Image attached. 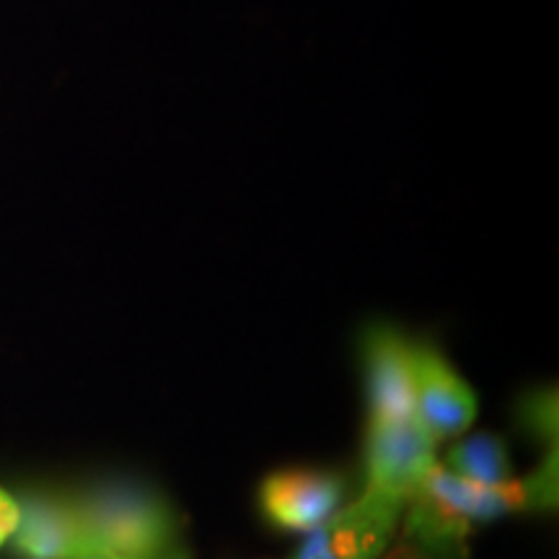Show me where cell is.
<instances>
[{
	"mask_svg": "<svg viewBox=\"0 0 559 559\" xmlns=\"http://www.w3.org/2000/svg\"><path fill=\"white\" fill-rule=\"evenodd\" d=\"M407 502L381 489H362L349 506L309 531L293 559H379L400 531Z\"/></svg>",
	"mask_w": 559,
	"mask_h": 559,
	"instance_id": "3",
	"label": "cell"
},
{
	"mask_svg": "<svg viewBox=\"0 0 559 559\" xmlns=\"http://www.w3.org/2000/svg\"><path fill=\"white\" fill-rule=\"evenodd\" d=\"M402 534L394 536L379 559H469L466 534L443 526L415 506L404 508Z\"/></svg>",
	"mask_w": 559,
	"mask_h": 559,
	"instance_id": "9",
	"label": "cell"
},
{
	"mask_svg": "<svg viewBox=\"0 0 559 559\" xmlns=\"http://www.w3.org/2000/svg\"><path fill=\"white\" fill-rule=\"evenodd\" d=\"M16 523H19V500L0 487V547L9 544Z\"/></svg>",
	"mask_w": 559,
	"mask_h": 559,
	"instance_id": "12",
	"label": "cell"
},
{
	"mask_svg": "<svg viewBox=\"0 0 559 559\" xmlns=\"http://www.w3.org/2000/svg\"><path fill=\"white\" fill-rule=\"evenodd\" d=\"M83 559H120V557H111V555H91V557H83Z\"/></svg>",
	"mask_w": 559,
	"mask_h": 559,
	"instance_id": "13",
	"label": "cell"
},
{
	"mask_svg": "<svg viewBox=\"0 0 559 559\" xmlns=\"http://www.w3.org/2000/svg\"><path fill=\"white\" fill-rule=\"evenodd\" d=\"M412 404L438 443L464 436L477 417L472 386L430 345H412Z\"/></svg>",
	"mask_w": 559,
	"mask_h": 559,
	"instance_id": "6",
	"label": "cell"
},
{
	"mask_svg": "<svg viewBox=\"0 0 559 559\" xmlns=\"http://www.w3.org/2000/svg\"><path fill=\"white\" fill-rule=\"evenodd\" d=\"M557 500V449H549L547 459L528 477H510L500 485H474L456 477L438 461L409 502H417L438 521L469 534L474 523H487L513 513H544V510H555Z\"/></svg>",
	"mask_w": 559,
	"mask_h": 559,
	"instance_id": "2",
	"label": "cell"
},
{
	"mask_svg": "<svg viewBox=\"0 0 559 559\" xmlns=\"http://www.w3.org/2000/svg\"><path fill=\"white\" fill-rule=\"evenodd\" d=\"M99 555L120 559H192L177 508L140 481H104L73 495Z\"/></svg>",
	"mask_w": 559,
	"mask_h": 559,
	"instance_id": "1",
	"label": "cell"
},
{
	"mask_svg": "<svg viewBox=\"0 0 559 559\" xmlns=\"http://www.w3.org/2000/svg\"><path fill=\"white\" fill-rule=\"evenodd\" d=\"M345 479L321 469H285L260 487V508L272 526L309 534L342 508Z\"/></svg>",
	"mask_w": 559,
	"mask_h": 559,
	"instance_id": "7",
	"label": "cell"
},
{
	"mask_svg": "<svg viewBox=\"0 0 559 559\" xmlns=\"http://www.w3.org/2000/svg\"><path fill=\"white\" fill-rule=\"evenodd\" d=\"M557 389L544 386L528 391L519 402V407H515V417H519L521 428L547 445V449H557Z\"/></svg>",
	"mask_w": 559,
	"mask_h": 559,
	"instance_id": "11",
	"label": "cell"
},
{
	"mask_svg": "<svg viewBox=\"0 0 559 559\" xmlns=\"http://www.w3.org/2000/svg\"><path fill=\"white\" fill-rule=\"evenodd\" d=\"M16 500L19 523L9 544L19 559H83L99 555L73 495L26 492Z\"/></svg>",
	"mask_w": 559,
	"mask_h": 559,
	"instance_id": "5",
	"label": "cell"
},
{
	"mask_svg": "<svg viewBox=\"0 0 559 559\" xmlns=\"http://www.w3.org/2000/svg\"><path fill=\"white\" fill-rule=\"evenodd\" d=\"M436 445L438 440L419 423L415 412L394 419H368L362 449L366 487L409 502L438 464Z\"/></svg>",
	"mask_w": 559,
	"mask_h": 559,
	"instance_id": "4",
	"label": "cell"
},
{
	"mask_svg": "<svg viewBox=\"0 0 559 559\" xmlns=\"http://www.w3.org/2000/svg\"><path fill=\"white\" fill-rule=\"evenodd\" d=\"M443 466L474 485H500L513 477L506 440L492 432H477V436L459 440L445 453Z\"/></svg>",
	"mask_w": 559,
	"mask_h": 559,
	"instance_id": "10",
	"label": "cell"
},
{
	"mask_svg": "<svg viewBox=\"0 0 559 559\" xmlns=\"http://www.w3.org/2000/svg\"><path fill=\"white\" fill-rule=\"evenodd\" d=\"M368 419H394L415 412L412 404V345L394 326L376 324L362 334Z\"/></svg>",
	"mask_w": 559,
	"mask_h": 559,
	"instance_id": "8",
	"label": "cell"
}]
</instances>
